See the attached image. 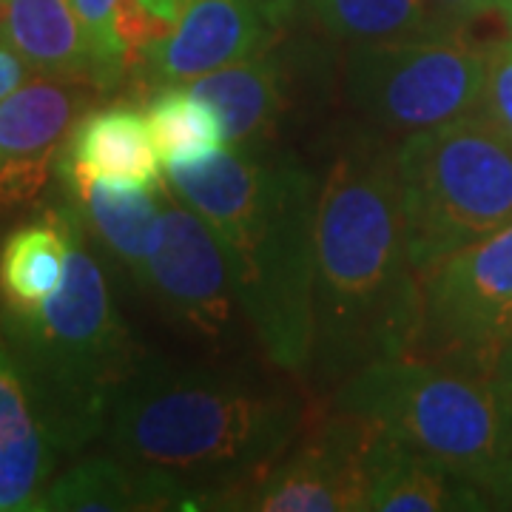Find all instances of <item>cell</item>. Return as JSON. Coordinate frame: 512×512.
Returning a JSON list of instances; mask_svg holds the SVG:
<instances>
[{"label":"cell","instance_id":"obj_3","mask_svg":"<svg viewBox=\"0 0 512 512\" xmlns=\"http://www.w3.org/2000/svg\"><path fill=\"white\" fill-rule=\"evenodd\" d=\"M168 185L222 242L239 308L265 356L282 370H311L319 183L276 151L222 146L165 165Z\"/></svg>","mask_w":512,"mask_h":512},{"label":"cell","instance_id":"obj_32","mask_svg":"<svg viewBox=\"0 0 512 512\" xmlns=\"http://www.w3.org/2000/svg\"><path fill=\"white\" fill-rule=\"evenodd\" d=\"M507 18H510V23H512V9H507Z\"/></svg>","mask_w":512,"mask_h":512},{"label":"cell","instance_id":"obj_4","mask_svg":"<svg viewBox=\"0 0 512 512\" xmlns=\"http://www.w3.org/2000/svg\"><path fill=\"white\" fill-rule=\"evenodd\" d=\"M0 333L57 453H77L106 433L114 393L143 356L111 305L77 214L60 288L35 311L3 308Z\"/></svg>","mask_w":512,"mask_h":512},{"label":"cell","instance_id":"obj_18","mask_svg":"<svg viewBox=\"0 0 512 512\" xmlns=\"http://www.w3.org/2000/svg\"><path fill=\"white\" fill-rule=\"evenodd\" d=\"M72 248V214L46 211L12 231L0 248V299L6 311H35L60 288Z\"/></svg>","mask_w":512,"mask_h":512},{"label":"cell","instance_id":"obj_16","mask_svg":"<svg viewBox=\"0 0 512 512\" xmlns=\"http://www.w3.org/2000/svg\"><path fill=\"white\" fill-rule=\"evenodd\" d=\"M481 501L476 484L464 481L433 458L407 450L376 430L370 450V504L376 512L473 510Z\"/></svg>","mask_w":512,"mask_h":512},{"label":"cell","instance_id":"obj_9","mask_svg":"<svg viewBox=\"0 0 512 512\" xmlns=\"http://www.w3.org/2000/svg\"><path fill=\"white\" fill-rule=\"evenodd\" d=\"M373 441V424L339 410L256 484L245 507L259 512L367 510Z\"/></svg>","mask_w":512,"mask_h":512},{"label":"cell","instance_id":"obj_14","mask_svg":"<svg viewBox=\"0 0 512 512\" xmlns=\"http://www.w3.org/2000/svg\"><path fill=\"white\" fill-rule=\"evenodd\" d=\"M55 456L29 384L0 339V510H43Z\"/></svg>","mask_w":512,"mask_h":512},{"label":"cell","instance_id":"obj_12","mask_svg":"<svg viewBox=\"0 0 512 512\" xmlns=\"http://www.w3.org/2000/svg\"><path fill=\"white\" fill-rule=\"evenodd\" d=\"M183 86L220 114L225 143L242 151H274L296 103L291 63L268 52V46Z\"/></svg>","mask_w":512,"mask_h":512},{"label":"cell","instance_id":"obj_13","mask_svg":"<svg viewBox=\"0 0 512 512\" xmlns=\"http://www.w3.org/2000/svg\"><path fill=\"white\" fill-rule=\"evenodd\" d=\"M57 174L66 185L109 180L163 191V174L148 131V117L128 103L89 111L74 126L57 160Z\"/></svg>","mask_w":512,"mask_h":512},{"label":"cell","instance_id":"obj_25","mask_svg":"<svg viewBox=\"0 0 512 512\" xmlns=\"http://www.w3.org/2000/svg\"><path fill=\"white\" fill-rule=\"evenodd\" d=\"M52 157H55V151L0 160V208H12V205L32 200L49 180Z\"/></svg>","mask_w":512,"mask_h":512},{"label":"cell","instance_id":"obj_15","mask_svg":"<svg viewBox=\"0 0 512 512\" xmlns=\"http://www.w3.org/2000/svg\"><path fill=\"white\" fill-rule=\"evenodd\" d=\"M6 3V43L18 52L29 69L100 86V69L92 43L74 12L72 0H3Z\"/></svg>","mask_w":512,"mask_h":512},{"label":"cell","instance_id":"obj_1","mask_svg":"<svg viewBox=\"0 0 512 512\" xmlns=\"http://www.w3.org/2000/svg\"><path fill=\"white\" fill-rule=\"evenodd\" d=\"M291 387L248 373L140 359L114 393V458L137 476L151 510L239 498L268 476L302 430ZM251 498V495H248Z\"/></svg>","mask_w":512,"mask_h":512},{"label":"cell","instance_id":"obj_17","mask_svg":"<svg viewBox=\"0 0 512 512\" xmlns=\"http://www.w3.org/2000/svg\"><path fill=\"white\" fill-rule=\"evenodd\" d=\"M66 188L77 202L74 208L80 211V220L89 222L94 234L123 259L134 279L146 285L148 254L163 214L157 194L163 191L109 180H86Z\"/></svg>","mask_w":512,"mask_h":512},{"label":"cell","instance_id":"obj_8","mask_svg":"<svg viewBox=\"0 0 512 512\" xmlns=\"http://www.w3.org/2000/svg\"><path fill=\"white\" fill-rule=\"evenodd\" d=\"M512 342V222L461 248L421 279L410 356L498 373Z\"/></svg>","mask_w":512,"mask_h":512},{"label":"cell","instance_id":"obj_29","mask_svg":"<svg viewBox=\"0 0 512 512\" xmlns=\"http://www.w3.org/2000/svg\"><path fill=\"white\" fill-rule=\"evenodd\" d=\"M498 376L504 379V384L512 390V342L507 353H504V359H501V367H498Z\"/></svg>","mask_w":512,"mask_h":512},{"label":"cell","instance_id":"obj_26","mask_svg":"<svg viewBox=\"0 0 512 512\" xmlns=\"http://www.w3.org/2000/svg\"><path fill=\"white\" fill-rule=\"evenodd\" d=\"M495 6H498L495 0H433V9L439 12L441 23L447 29H461Z\"/></svg>","mask_w":512,"mask_h":512},{"label":"cell","instance_id":"obj_23","mask_svg":"<svg viewBox=\"0 0 512 512\" xmlns=\"http://www.w3.org/2000/svg\"><path fill=\"white\" fill-rule=\"evenodd\" d=\"M117 0H72L74 12L83 23L89 43H92L94 60L100 69V86L109 89L120 80L123 69V57H120V46L111 32V12H114Z\"/></svg>","mask_w":512,"mask_h":512},{"label":"cell","instance_id":"obj_19","mask_svg":"<svg viewBox=\"0 0 512 512\" xmlns=\"http://www.w3.org/2000/svg\"><path fill=\"white\" fill-rule=\"evenodd\" d=\"M86 106L80 83L40 77L0 100V160L55 151Z\"/></svg>","mask_w":512,"mask_h":512},{"label":"cell","instance_id":"obj_5","mask_svg":"<svg viewBox=\"0 0 512 512\" xmlns=\"http://www.w3.org/2000/svg\"><path fill=\"white\" fill-rule=\"evenodd\" d=\"M336 410L495 493L512 487V390L476 365L399 356L362 367Z\"/></svg>","mask_w":512,"mask_h":512},{"label":"cell","instance_id":"obj_6","mask_svg":"<svg viewBox=\"0 0 512 512\" xmlns=\"http://www.w3.org/2000/svg\"><path fill=\"white\" fill-rule=\"evenodd\" d=\"M396 165L421 279L512 222V140L478 111L402 140Z\"/></svg>","mask_w":512,"mask_h":512},{"label":"cell","instance_id":"obj_27","mask_svg":"<svg viewBox=\"0 0 512 512\" xmlns=\"http://www.w3.org/2000/svg\"><path fill=\"white\" fill-rule=\"evenodd\" d=\"M26 74H29V66L15 49H0V100L20 89Z\"/></svg>","mask_w":512,"mask_h":512},{"label":"cell","instance_id":"obj_31","mask_svg":"<svg viewBox=\"0 0 512 512\" xmlns=\"http://www.w3.org/2000/svg\"><path fill=\"white\" fill-rule=\"evenodd\" d=\"M495 3H498V6H501L504 12H507V9H512V0H495Z\"/></svg>","mask_w":512,"mask_h":512},{"label":"cell","instance_id":"obj_22","mask_svg":"<svg viewBox=\"0 0 512 512\" xmlns=\"http://www.w3.org/2000/svg\"><path fill=\"white\" fill-rule=\"evenodd\" d=\"M49 512H123L151 510L137 476L117 458H92L77 464L43 495Z\"/></svg>","mask_w":512,"mask_h":512},{"label":"cell","instance_id":"obj_10","mask_svg":"<svg viewBox=\"0 0 512 512\" xmlns=\"http://www.w3.org/2000/svg\"><path fill=\"white\" fill-rule=\"evenodd\" d=\"M143 288L163 302L165 311L208 339H220L239 305L222 242L194 208L174 200L163 202Z\"/></svg>","mask_w":512,"mask_h":512},{"label":"cell","instance_id":"obj_21","mask_svg":"<svg viewBox=\"0 0 512 512\" xmlns=\"http://www.w3.org/2000/svg\"><path fill=\"white\" fill-rule=\"evenodd\" d=\"M148 131L165 165L191 163L225 143L220 114L183 83H168L148 106Z\"/></svg>","mask_w":512,"mask_h":512},{"label":"cell","instance_id":"obj_30","mask_svg":"<svg viewBox=\"0 0 512 512\" xmlns=\"http://www.w3.org/2000/svg\"><path fill=\"white\" fill-rule=\"evenodd\" d=\"M0 40H6V3L0 0Z\"/></svg>","mask_w":512,"mask_h":512},{"label":"cell","instance_id":"obj_24","mask_svg":"<svg viewBox=\"0 0 512 512\" xmlns=\"http://www.w3.org/2000/svg\"><path fill=\"white\" fill-rule=\"evenodd\" d=\"M478 114L512 140V40H501L490 52Z\"/></svg>","mask_w":512,"mask_h":512},{"label":"cell","instance_id":"obj_20","mask_svg":"<svg viewBox=\"0 0 512 512\" xmlns=\"http://www.w3.org/2000/svg\"><path fill=\"white\" fill-rule=\"evenodd\" d=\"M316 23L350 49L390 46L447 32L433 0H308Z\"/></svg>","mask_w":512,"mask_h":512},{"label":"cell","instance_id":"obj_11","mask_svg":"<svg viewBox=\"0 0 512 512\" xmlns=\"http://www.w3.org/2000/svg\"><path fill=\"white\" fill-rule=\"evenodd\" d=\"M271 20L256 0H177V26L146 69L160 83H188L265 49Z\"/></svg>","mask_w":512,"mask_h":512},{"label":"cell","instance_id":"obj_28","mask_svg":"<svg viewBox=\"0 0 512 512\" xmlns=\"http://www.w3.org/2000/svg\"><path fill=\"white\" fill-rule=\"evenodd\" d=\"M256 3L262 6V12L268 15L271 23H279V20H285L291 15L299 0H256Z\"/></svg>","mask_w":512,"mask_h":512},{"label":"cell","instance_id":"obj_7","mask_svg":"<svg viewBox=\"0 0 512 512\" xmlns=\"http://www.w3.org/2000/svg\"><path fill=\"white\" fill-rule=\"evenodd\" d=\"M490 52L464 29L350 49L345 92L370 134L402 143L413 134L476 114Z\"/></svg>","mask_w":512,"mask_h":512},{"label":"cell","instance_id":"obj_2","mask_svg":"<svg viewBox=\"0 0 512 512\" xmlns=\"http://www.w3.org/2000/svg\"><path fill=\"white\" fill-rule=\"evenodd\" d=\"M399 143L359 134L336 154L316 200L311 370L345 382L410 356L421 319L399 188Z\"/></svg>","mask_w":512,"mask_h":512}]
</instances>
